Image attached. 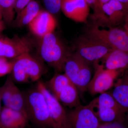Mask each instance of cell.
<instances>
[{"instance_id": "cell-1", "label": "cell", "mask_w": 128, "mask_h": 128, "mask_svg": "<svg viewBox=\"0 0 128 128\" xmlns=\"http://www.w3.org/2000/svg\"><path fill=\"white\" fill-rule=\"evenodd\" d=\"M25 111L29 120L43 128H56L49 112L44 96L37 88L24 93Z\"/></svg>"}, {"instance_id": "cell-2", "label": "cell", "mask_w": 128, "mask_h": 128, "mask_svg": "<svg viewBox=\"0 0 128 128\" xmlns=\"http://www.w3.org/2000/svg\"><path fill=\"white\" fill-rule=\"evenodd\" d=\"M42 38L39 52L42 59L56 71H64L65 63L70 53L53 33Z\"/></svg>"}, {"instance_id": "cell-3", "label": "cell", "mask_w": 128, "mask_h": 128, "mask_svg": "<svg viewBox=\"0 0 128 128\" xmlns=\"http://www.w3.org/2000/svg\"><path fill=\"white\" fill-rule=\"evenodd\" d=\"M64 73L70 81L81 92L87 90L92 79V71L89 62L76 52L67 58L64 67Z\"/></svg>"}, {"instance_id": "cell-4", "label": "cell", "mask_w": 128, "mask_h": 128, "mask_svg": "<svg viewBox=\"0 0 128 128\" xmlns=\"http://www.w3.org/2000/svg\"><path fill=\"white\" fill-rule=\"evenodd\" d=\"M89 104L101 123L124 119L128 112L118 104L110 92L101 93Z\"/></svg>"}, {"instance_id": "cell-5", "label": "cell", "mask_w": 128, "mask_h": 128, "mask_svg": "<svg viewBox=\"0 0 128 128\" xmlns=\"http://www.w3.org/2000/svg\"><path fill=\"white\" fill-rule=\"evenodd\" d=\"M13 60L12 76L16 82L25 83L30 80L36 81L42 75L43 69L42 66L30 52L24 53Z\"/></svg>"}, {"instance_id": "cell-6", "label": "cell", "mask_w": 128, "mask_h": 128, "mask_svg": "<svg viewBox=\"0 0 128 128\" xmlns=\"http://www.w3.org/2000/svg\"><path fill=\"white\" fill-rule=\"evenodd\" d=\"M87 34L102 41L112 49L128 53V33L124 30L112 28L107 30L94 26L88 30Z\"/></svg>"}, {"instance_id": "cell-7", "label": "cell", "mask_w": 128, "mask_h": 128, "mask_svg": "<svg viewBox=\"0 0 128 128\" xmlns=\"http://www.w3.org/2000/svg\"><path fill=\"white\" fill-rule=\"evenodd\" d=\"M76 43V52L89 62L104 58L112 50L103 42L88 34L80 37Z\"/></svg>"}, {"instance_id": "cell-8", "label": "cell", "mask_w": 128, "mask_h": 128, "mask_svg": "<svg viewBox=\"0 0 128 128\" xmlns=\"http://www.w3.org/2000/svg\"><path fill=\"white\" fill-rule=\"evenodd\" d=\"M36 88L44 96L51 119L56 128H71L68 114L61 104L46 88L43 82L39 81Z\"/></svg>"}, {"instance_id": "cell-9", "label": "cell", "mask_w": 128, "mask_h": 128, "mask_svg": "<svg viewBox=\"0 0 128 128\" xmlns=\"http://www.w3.org/2000/svg\"><path fill=\"white\" fill-rule=\"evenodd\" d=\"M67 114L71 128H98L101 124L89 104L80 105Z\"/></svg>"}, {"instance_id": "cell-10", "label": "cell", "mask_w": 128, "mask_h": 128, "mask_svg": "<svg viewBox=\"0 0 128 128\" xmlns=\"http://www.w3.org/2000/svg\"><path fill=\"white\" fill-rule=\"evenodd\" d=\"M32 48L30 40L26 37L14 36L12 38H0V57L14 59L25 53L30 52Z\"/></svg>"}, {"instance_id": "cell-11", "label": "cell", "mask_w": 128, "mask_h": 128, "mask_svg": "<svg viewBox=\"0 0 128 128\" xmlns=\"http://www.w3.org/2000/svg\"><path fill=\"white\" fill-rule=\"evenodd\" d=\"M96 71L89 82L87 89L92 95L105 92L113 86L116 71L105 69L102 65L96 63Z\"/></svg>"}, {"instance_id": "cell-12", "label": "cell", "mask_w": 128, "mask_h": 128, "mask_svg": "<svg viewBox=\"0 0 128 128\" xmlns=\"http://www.w3.org/2000/svg\"><path fill=\"white\" fill-rule=\"evenodd\" d=\"M0 95L4 106L26 114L24 94L10 78H8L4 84L0 88Z\"/></svg>"}, {"instance_id": "cell-13", "label": "cell", "mask_w": 128, "mask_h": 128, "mask_svg": "<svg viewBox=\"0 0 128 128\" xmlns=\"http://www.w3.org/2000/svg\"><path fill=\"white\" fill-rule=\"evenodd\" d=\"M89 8L85 0H61L60 10L64 16L77 22L86 20Z\"/></svg>"}, {"instance_id": "cell-14", "label": "cell", "mask_w": 128, "mask_h": 128, "mask_svg": "<svg viewBox=\"0 0 128 128\" xmlns=\"http://www.w3.org/2000/svg\"><path fill=\"white\" fill-rule=\"evenodd\" d=\"M56 21L52 14L47 10H41L28 24L32 33L41 38L52 33L56 26Z\"/></svg>"}, {"instance_id": "cell-15", "label": "cell", "mask_w": 128, "mask_h": 128, "mask_svg": "<svg viewBox=\"0 0 128 128\" xmlns=\"http://www.w3.org/2000/svg\"><path fill=\"white\" fill-rule=\"evenodd\" d=\"M105 22L116 26L124 22L128 8L118 0H110L102 8Z\"/></svg>"}, {"instance_id": "cell-16", "label": "cell", "mask_w": 128, "mask_h": 128, "mask_svg": "<svg viewBox=\"0 0 128 128\" xmlns=\"http://www.w3.org/2000/svg\"><path fill=\"white\" fill-rule=\"evenodd\" d=\"M28 120L26 114L4 106L0 114V128H25Z\"/></svg>"}, {"instance_id": "cell-17", "label": "cell", "mask_w": 128, "mask_h": 128, "mask_svg": "<svg viewBox=\"0 0 128 128\" xmlns=\"http://www.w3.org/2000/svg\"><path fill=\"white\" fill-rule=\"evenodd\" d=\"M105 69L116 70L128 67V53L117 49H112L104 58Z\"/></svg>"}, {"instance_id": "cell-18", "label": "cell", "mask_w": 128, "mask_h": 128, "mask_svg": "<svg viewBox=\"0 0 128 128\" xmlns=\"http://www.w3.org/2000/svg\"><path fill=\"white\" fill-rule=\"evenodd\" d=\"M56 98L60 103L70 109L81 105L78 89L72 82L64 88Z\"/></svg>"}, {"instance_id": "cell-19", "label": "cell", "mask_w": 128, "mask_h": 128, "mask_svg": "<svg viewBox=\"0 0 128 128\" xmlns=\"http://www.w3.org/2000/svg\"><path fill=\"white\" fill-rule=\"evenodd\" d=\"M40 10V6L38 2L33 0L17 14L16 19L14 22V25L18 27H20L28 25Z\"/></svg>"}, {"instance_id": "cell-20", "label": "cell", "mask_w": 128, "mask_h": 128, "mask_svg": "<svg viewBox=\"0 0 128 128\" xmlns=\"http://www.w3.org/2000/svg\"><path fill=\"white\" fill-rule=\"evenodd\" d=\"M121 107L128 112V75L118 81L110 93Z\"/></svg>"}, {"instance_id": "cell-21", "label": "cell", "mask_w": 128, "mask_h": 128, "mask_svg": "<svg viewBox=\"0 0 128 128\" xmlns=\"http://www.w3.org/2000/svg\"><path fill=\"white\" fill-rule=\"evenodd\" d=\"M71 82L65 73H57L44 84L56 97L64 88Z\"/></svg>"}, {"instance_id": "cell-22", "label": "cell", "mask_w": 128, "mask_h": 128, "mask_svg": "<svg viewBox=\"0 0 128 128\" xmlns=\"http://www.w3.org/2000/svg\"><path fill=\"white\" fill-rule=\"evenodd\" d=\"M17 0H0L2 18L8 24L12 22L15 16V5Z\"/></svg>"}, {"instance_id": "cell-23", "label": "cell", "mask_w": 128, "mask_h": 128, "mask_svg": "<svg viewBox=\"0 0 128 128\" xmlns=\"http://www.w3.org/2000/svg\"><path fill=\"white\" fill-rule=\"evenodd\" d=\"M14 60L9 61L5 57H0V77L4 76L12 72Z\"/></svg>"}, {"instance_id": "cell-24", "label": "cell", "mask_w": 128, "mask_h": 128, "mask_svg": "<svg viewBox=\"0 0 128 128\" xmlns=\"http://www.w3.org/2000/svg\"><path fill=\"white\" fill-rule=\"evenodd\" d=\"M46 10L50 13L57 14L60 10L61 0H43Z\"/></svg>"}, {"instance_id": "cell-25", "label": "cell", "mask_w": 128, "mask_h": 128, "mask_svg": "<svg viewBox=\"0 0 128 128\" xmlns=\"http://www.w3.org/2000/svg\"><path fill=\"white\" fill-rule=\"evenodd\" d=\"M124 120L101 123L98 128H128Z\"/></svg>"}, {"instance_id": "cell-26", "label": "cell", "mask_w": 128, "mask_h": 128, "mask_svg": "<svg viewBox=\"0 0 128 128\" xmlns=\"http://www.w3.org/2000/svg\"><path fill=\"white\" fill-rule=\"evenodd\" d=\"M110 0H97L96 5L94 10V16L96 18L101 19L102 20H105V16L102 10V8L105 3Z\"/></svg>"}, {"instance_id": "cell-27", "label": "cell", "mask_w": 128, "mask_h": 128, "mask_svg": "<svg viewBox=\"0 0 128 128\" xmlns=\"http://www.w3.org/2000/svg\"><path fill=\"white\" fill-rule=\"evenodd\" d=\"M32 0H17L14 8L16 13L17 14L19 13Z\"/></svg>"}, {"instance_id": "cell-28", "label": "cell", "mask_w": 128, "mask_h": 128, "mask_svg": "<svg viewBox=\"0 0 128 128\" xmlns=\"http://www.w3.org/2000/svg\"><path fill=\"white\" fill-rule=\"evenodd\" d=\"M89 7L92 8L93 11L96 8L97 0H85Z\"/></svg>"}, {"instance_id": "cell-29", "label": "cell", "mask_w": 128, "mask_h": 128, "mask_svg": "<svg viewBox=\"0 0 128 128\" xmlns=\"http://www.w3.org/2000/svg\"><path fill=\"white\" fill-rule=\"evenodd\" d=\"M124 30L128 33V11L124 20Z\"/></svg>"}, {"instance_id": "cell-30", "label": "cell", "mask_w": 128, "mask_h": 128, "mask_svg": "<svg viewBox=\"0 0 128 128\" xmlns=\"http://www.w3.org/2000/svg\"><path fill=\"white\" fill-rule=\"evenodd\" d=\"M4 28V25L2 19H0V32Z\"/></svg>"}, {"instance_id": "cell-31", "label": "cell", "mask_w": 128, "mask_h": 128, "mask_svg": "<svg viewBox=\"0 0 128 128\" xmlns=\"http://www.w3.org/2000/svg\"><path fill=\"white\" fill-rule=\"evenodd\" d=\"M128 8V0H118Z\"/></svg>"}, {"instance_id": "cell-32", "label": "cell", "mask_w": 128, "mask_h": 128, "mask_svg": "<svg viewBox=\"0 0 128 128\" xmlns=\"http://www.w3.org/2000/svg\"><path fill=\"white\" fill-rule=\"evenodd\" d=\"M2 10L0 6V19H2Z\"/></svg>"}, {"instance_id": "cell-33", "label": "cell", "mask_w": 128, "mask_h": 128, "mask_svg": "<svg viewBox=\"0 0 128 128\" xmlns=\"http://www.w3.org/2000/svg\"><path fill=\"white\" fill-rule=\"evenodd\" d=\"M1 98L0 95V114L1 112L2 108L1 107Z\"/></svg>"}]
</instances>
